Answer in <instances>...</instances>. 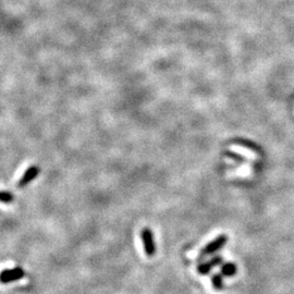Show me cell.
Segmentation results:
<instances>
[{
	"label": "cell",
	"instance_id": "obj_6",
	"mask_svg": "<svg viewBox=\"0 0 294 294\" xmlns=\"http://www.w3.org/2000/svg\"><path fill=\"white\" fill-rule=\"evenodd\" d=\"M236 266L232 263H228V264H224L222 267H221V274L223 276H227V277H231V276H234L236 274Z\"/></svg>",
	"mask_w": 294,
	"mask_h": 294
},
{
	"label": "cell",
	"instance_id": "obj_5",
	"mask_svg": "<svg viewBox=\"0 0 294 294\" xmlns=\"http://www.w3.org/2000/svg\"><path fill=\"white\" fill-rule=\"evenodd\" d=\"M221 262H222L221 257H215L209 263H203V264L199 265V267H197V271H199L201 275H207L209 271L212 270L213 267H216V266L219 265Z\"/></svg>",
	"mask_w": 294,
	"mask_h": 294
},
{
	"label": "cell",
	"instance_id": "obj_1",
	"mask_svg": "<svg viewBox=\"0 0 294 294\" xmlns=\"http://www.w3.org/2000/svg\"><path fill=\"white\" fill-rule=\"evenodd\" d=\"M25 275L24 270L21 267H15L12 269H5L0 274V282L3 285L10 284V282L18 281L21 278H23Z\"/></svg>",
	"mask_w": 294,
	"mask_h": 294
},
{
	"label": "cell",
	"instance_id": "obj_9",
	"mask_svg": "<svg viewBox=\"0 0 294 294\" xmlns=\"http://www.w3.org/2000/svg\"><path fill=\"white\" fill-rule=\"evenodd\" d=\"M227 155L230 156V158H233V159H235L237 161H243V159L241 158L242 156L235 154V152H227Z\"/></svg>",
	"mask_w": 294,
	"mask_h": 294
},
{
	"label": "cell",
	"instance_id": "obj_8",
	"mask_svg": "<svg viewBox=\"0 0 294 294\" xmlns=\"http://www.w3.org/2000/svg\"><path fill=\"white\" fill-rule=\"evenodd\" d=\"M13 200V195L10 193V192H3L1 191L0 192V202L2 203H10L11 201Z\"/></svg>",
	"mask_w": 294,
	"mask_h": 294
},
{
	"label": "cell",
	"instance_id": "obj_2",
	"mask_svg": "<svg viewBox=\"0 0 294 294\" xmlns=\"http://www.w3.org/2000/svg\"><path fill=\"white\" fill-rule=\"evenodd\" d=\"M141 237H142L143 241V246L145 250V254L148 257H151L155 255L156 252V246H155V241H154V234H152L149 229H144L142 230V233H141Z\"/></svg>",
	"mask_w": 294,
	"mask_h": 294
},
{
	"label": "cell",
	"instance_id": "obj_7",
	"mask_svg": "<svg viewBox=\"0 0 294 294\" xmlns=\"http://www.w3.org/2000/svg\"><path fill=\"white\" fill-rule=\"evenodd\" d=\"M212 284H213V287L215 288V290H221L222 287H223V282H222V277L221 275H215L213 276L212 278Z\"/></svg>",
	"mask_w": 294,
	"mask_h": 294
},
{
	"label": "cell",
	"instance_id": "obj_4",
	"mask_svg": "<svg viewBox=\"0 0 294 294\" xmlns=\"http://www.w3.org/2000/svg\"><path fill=\"white\" fill-rule=\"evenodd\" d=\"M39 171H41V169H39L37 166H32L27 169V170L24 172L23 177H22L19 181V183H18L19 188H24V186L31 183L32 181L38 176Z\"/></svg>",
	"mask_w": 294,
	"mask_h": 294
},
{
	"label": "cell",
	"instance_id": "obj_3",
	"mask_svg": "<svg viewBox=\"0 0 294 294\" xmlns=\"http://www.w3.org/2000/svg\"><path fill=\"white\" fill-rule=\"evenodd\" d=\"M228 241V236L225 234H220L218 237H216L214 241H212L203 250V255H212V254L216 253L220 248L224 246L225 243Z\"/></svg>",
	"mask_w": 294,
	"mask_h": 294
}]
</instances>
